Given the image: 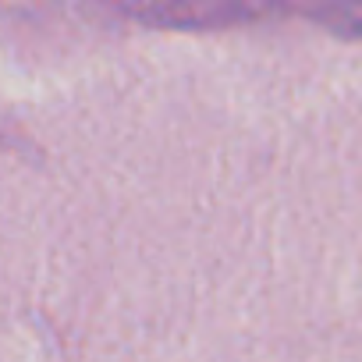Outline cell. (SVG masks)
I'll return each mask as SVG.
<instances>
[]
</instances>
